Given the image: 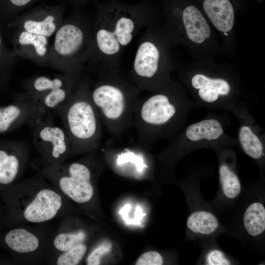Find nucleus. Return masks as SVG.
Here are the masks:
<instances>
[{
	"mask_svg": "<svg viewBox=\"0 0 265 265\" xmlns=\"http://www.w3.org/2000/svg\"><path fill=\"white\" fill-rule=\"evenodd\" d=\"M183 23L188 38L201 44L211 35V29L200 11L193 5L185 8L182 15Z\"/></svg>",
	"mask_w": 265,
	"mask_h": 265,
	"instance_id": "obj_16",
	"label": "nucleus"
},
{
	"mask_svg": "<svg viewBox=\"0 0 265 265\" xmlns=\"http://www.w3.org/2000/svg\"><path fill=\"white\" fill-rule=\"evenodd\" d=\"M159 46L150 25L139 41L130 71L131 80L141 91H154L157 88L162 58Z\"/></svg>",
	"mask_w": 265,
	"mask_h": 265,
	"instance_id": "obj_6",
	"label": "nucleus"
},
{
	"mask_svg": "<svg viewBox=\"0 0 265 265\" xmlns=\"http://www.w3.org/2000/svg\"><path fill=\"white\" fill-rule=\"evenodd\" d=\"M32 0H9L11 4L18 8L27 5Z\"/></svg>",
	"mask_w": 265,
	"mask_h": 265,
	"instance_id": "obj_30",
	"label": "nucleus"
},
{
	"mask_svg": "<svg viewBox=\"0 0 265 265\" xmlns=\"http://www.w3.org/2000/svg\"><path fill=\"white\" fill-rule=\"evenodd\" d=\"M207 261L210 265H230V262L225 258L224 254L218 250L210 251L207 256Z\"/></svg>",
	"mask_w": 265,
	"mask_h": 265,
	"instance_id": "obj_29",
	"label": "nucleus"
},
{
	"mask_svg": "<svg viewBox=\"0 0 265 265\" xmlns=\"http://www.w3.org/2000/svg\"><path fill=\"white\" fill-rule=\"evenodd\" d=\"M48 113L35 97L24 91L17 93L11 104L0 107V134L23 125H28L32 129Z\"/></svg>",
	"mask_w": 265,
	"mask_h": 265,
	"instance_id": "obj_9",
	"label": "nucleus"
},
{
	"mask_svg": "<svg viewBox=\"0 0 265 265\" xmlns=\"http://www.w3.org/2000/svg\"><path fill=\"white\" fill-rule=\"evenodd\" d=\"M224 34L226 35V36H228V34L226 33V32H224Z\"/></svg>",
	"mask_w": 265,
	"mask_h": 265,
	"instance_id": "obj_31",
	"label": "nucleus"
},
{
	"mask_svg": "<svg viewBox=\"0 0 265 265\" xmlns=\"http://www.w3.org/2000/svg\"><path fill=\"white\" fill-rule=\"evenodd\" d=\"M111 245L109 242H105L93 250L87 258L86 263L88 265H98L100 264L101 258L109 252Z\"/></svg>",
	"mask_w": 265,
	"mask_h": 265,
	"instance_id": "obj_27",
	"label": "nucleus"
},
{
	"mask_svg": "<svg viewBox=\"0 0 265 265\" xmlns=\"http://www.w3.org/2000/svg\"><path fill=\"white\" fill-rule=\"evenodd\" d=\"M91 80V95L102 124L109 132L119 135L133 126V109L141 92L131 80L122 77L119 69L99 74Z\"/></svg>",
	"mask_w": 265,
	"mask_h": 265,
	"instance_id": "obj_2",
	"label": "nucleus"
},
{
	"mask_svg": "<svg viewBox=\"0 0 265 265\" xmlns=\"http://www.w3.org/2000/svg\"><path fill=\"white\" fill-rule=\"evenodd\" d=\"M92 24L80 15L63 20L51 43L48 67L82 76L92 53Z\"/></svg>",
	"mask_w": 265,
	"mask_h": 265,
	"instance_id": "obj_4",
	"label": "nucleus"
},
{
	"mask_svg": "<svg viewBox=\"0 0 265 265\" xmlns=\"http://www.w3.org/2000/svg\"><path fill=\"white\" fill-rule=\"evenodd\" d=\"M29 155L23 140H0V184L11 183L17 177Z\"/></svg>",
	"mask_w": 265,
	"mask_h": 265,
	"instance_id": "obj_12",
	"label": "nucleus"
},
{
	"mask_svg": "<svg viewBox=\"0 0 265 265\" xmlns=\"http://www.w3.org/2000/svg\"><path fill=\"white\" fill-rule=\"evenodd\" d=\"M218 221L212 213L206 211L193 212L187 219V225L192 231L204 235H210L218 228Z\"/></svg>",
	"mask_w": 265,
	"mask_h": 265,
	"instance_id": "obj_21",
	"label": "nucleus"
},
{
	"mask_svg": "<svg viewBox=\"0 0 265 265\" xmlns=\"http://www.w3.org/2000/svg\"><path fill=\"white\" fill-rule=\"evenodd\" d=\"M8 29L11 33V51L16 57L26 59L40 67H48L51 45L49 38L24 30Z\"/></svg>",
	"mask_w": 265,
	"mask_h": 265,
	"instance_id": "obj_11",
	"label": "nucleus"
},
{
	"mask_svg": "<svg viewBox=\"0 0 265 265\" xmlns=\"http://www.w3.org/2000/svg\"><path fill=\"white\" fill-rule=\"evenodd\" d=\"M177 109L169 96L163 93L138 98L133 109V124L137 145H149L159 128L170 123Z\"/></svg>",
	"mask_w": 265,
	"mask_h": 265,
	"instance_id": "obj_5",
	"label": "nucleus"
},
{
	"mask_svg": "<svg viewBox=\"0 0 265 265\" xmlns=\"http://www.w3.org/2000/svg\"><path fill=\"white\" fill-rule=\"evenodd\" d=\"M63 21L61 11L40 9L15 17L9 21L7 27L50 39L54 36Z\"/></svg>",
	"mask_w": 265,
	"mask_h": 265,
	"instance_id": "obj_10",
	"label": "nucleus"
},
{
	"mask_svg": "<svg viewBox=\"0 0 265 265\" xmlns=\"http://www.w3.org/2000/svg\"><path fill=\"white\" fill-rule=\"evenodd\" d=\"M243 224L247 233L252 236L261 234L265 230V209L262 203H255L246 210Z\"/></svg>",
	"mask_w": 265,
	"mask_h": 265,
	"instance_id": "obj_20",
	"label": "nucleus"
},
{
	"mask_svg": "<svg viewBox=\"0 0 265 265\" xmlns=\"http://www.w3.org/2000/svg\"><path fill=\"white\" fill-rule=\"evenodd\" d=\"M46 171L58 176L60 189L75 202L84 203L92 198L93 195L91 184L92 172L85 163L77 161L66 165L61 164L50 165Z\"/></svg>",
	"mask_w": 265,
	"mask_h": 265,
	"instance_id": "obj_8",
	"label": "nucleus"
},
{
	"mask_svg": "<svg viewBox=\"0 0 265 265\" xmlns=\"http://www.w3.org/2000/svg\"><path fill=\"white\" fill-rule=\"evenodd\" d=\"M32 142L51 165H58L71 154L70 143L63 128L55 125L48 114L32 128Z\"/></svg>",
	"mask_w": 265,
	"mask_h": 265,
	"instance_id": "obj_7",
	"label": "nucleus"
},
{
	"mask_svg": "<svg viewBox=\"0 0 265 265\" xmlns=\"http://www.w3.org/2000/svg\"><path fill=\"white\" fill-rule=\"evenodd\" d=\"M192 86L199 89L200 97L205 102L212 103L219 95H227L230 91L228 82L222 79H211L202 74L194 75L191 80Z\"/></svg>",
	"mask_w": 265,
	"mask_h": 265,
	"instance_id": "obj_17",
	"label": "nucleus"
},
{
	"mask_svg": "<svg viewBox=\"0 0 265 265\" xmlns=\"http://www.w3.org/2000/svg\"><path fill=\"white\" fill-rule=\"evenodd\" d=\"M145 11L122 8L101 10L92 24V53L88 63L98 74L119 69L126 48L138 32L150 25Z\"/></svg>",
	"mask_w": 265,
	"mask_h": 265,
	"instance_id": "obj_1",
	"label": "nucleus"
},
{
	"mask_svg": "<svg viewBox=\"0 0 265 265\" xmlns=\"http://www.w3.org/2000/svg\"><path fill=\"white\" fill-rule=\"evenodd\" d=\"M62 206V198L55 191L43 189L26 206L24 216L28 222L38 223L53 219Z\"/></svg>",
	"mask_w": 265,
	"mask_h": 265,
	"instance_id": "obj_13",
	"label": "nucleus"
},
{
	"mask_svg": "<svg viewBox=\"0 0 265 265\" xmlns=\"http://www.w3.org/2000/svg\"><path fill=\"white\" fill-rule=\"evenodd\" d=\"M91 83L88 76H81L69 99L52 110L62 122L71 154L91 152L101 144L102 122L91 98Z\"/></svg>",
	"mask_w": 265,
	"mask_h": 265,
	"instance_id": "obj_3",
	"label": "nucleus"
},
{
	"mask_svg": "<svg viewBox=\"0 0 265 265\" xmlns=\"http://www.w3.org/2000/svg\"><path fill=\"white\" fill-rule=\"evenodd\" d=\"M220 179L224 194L230 199L238 196L240 192L241 186L238 177L225 164L219 168Z\"/></svg>",
	"mask_w": 265,
	"mask_h": 265,
	"instance_id": "obj_24",
	"label": "nucleus"
},
{
	"mask_svg": "<svg viewBox=\"0 0 265 265\" xmlns=\"http://www.w3.org/2000/svg\"><path fill=\"white\" fill-rule=\"evenodd\" d=\"M87 250L86 246L79 243L65 251L60 255L56 262L57 265H77L84 256Z\"/></svg>",
	"mask_w": 265,
	"mask_h": 265,
	"instance_id": "obj_26",
	"label": "nucleus"
},
{
	"mask_svg": "<svg viewBox=\"0 0 265 265\" xmlns=\"http://www.w3.org/2000/svg\"><path fill=\"white\" fill-rule=\"evenodd\" d=\"M221 124L215 119H207L189 126L186 131V137L192 141L203 139L212 140L219 138L223 133Z\"/></svg>",
	"mask_w": 265,
	"mask_h": 265,
	"instance_id": "obj_19",
	"label": "nucleus"
},
{
	"mask_svg": "<svg viewBox=\"0 0 265 265\" xmlns=\"http://www.w3.org/2000/svg\"><path fill=\"white\" fill-rule=\"evenodd\" d=\"M16 58L5 45L0 24V87L5 86L9 81Z\"/></svg>",
	"mask_w": 265,
	"mask_h": 265,
	"instance_id": "obj_23",
	"label": "nucleus"
},
{
	"mask_svg": "<svg viewBox=\"0 0 265 265\" xmlns=\"http://www.w3.org/2000/svg\"><path fill=\"white\" fill-rule=\"evenodd\" d=\"M203 8L213 26L219 31L227 32L232 29L234 10L229 0H205Z\"/></svg>",
	"mask_w": 265,
	"mask_h": 265,
	"instance_id": "obj_15",
	"label": "nucleus"
},
{
	"mask_svg": "<svg viewBox=\"0 0 265 265\" xmlns=\"http://www.w3.org/2000/svg\"><path fill=\"white\" fill-rule=\"evenodd\" d=\"M163 261L161 255L154 251L142 254L135 263L136 265H161Z\"/></svg>",
	"mask_w": 265,
	"mask_h": 265,
	"instance_id": "obj_28",
	"label": "nucleus"
},
{
	"mask_svg": "<svg viewBox=\"0 0 265 265\" xmlns=\"http://www.w3.org/2000/svg\"><path fill=\"white\" fill-rule=\"evenodd\" d=\"M85 237L84 232L76 233H60L53 240L54 246L60 251H66L83 241Z\"/></svg>",
	"mask_w": 265,
	"mask_h": 265,
	"instance_id": "obj_25",
	"label": "nucleus"
},
{
	"mask_svg": "<svg viewBox=\"0 0 265 265\" xmlns=\"http://www.w3.org/2000/svg\"><path fill=\"white\" fill-rule=\"evenodd\" d=\"M239 139L244 152L254 159H260L263 152V144L251 129L246 126L241 127Z\"/></svg>",
	"mask_w": 265,
	"mask_h": 265,
	"instance_id": "obj_22",
	"label": "nucleus"
},
{
	"mask_svg": "<svg viewBox=\"0 0 265 265\" xmlns=\"http://www.w3.org/2000/svg\"><path fill=\"white\" fill-rule=\"evenodd\" d=\"M5 241L11 250L20 253L33 252L38 248L39 245L37 237L23 228L10 231L5 237Z\"/></svg>",
	"mask_w": 265,
	"mask_h": 265,
	"instance_id": "obj_18",
	"label": "nucleus"
},
{
	"mask_svg": "<svg viewBox=\"0 0 265 265\" xmlns=\"http://www.w3.org/2000/svg\"><path fill=\"white\" fill-rule=\"evenodd\" d=\"M81 76L63 73L35 75L22 80V86L24 92L38 99L45 94L60 88L77 86Z\"/></svg>",
	"mask_w": 265,
	"mask_h": 265,
	"instance_id": "obj_14",
	"label": "nucleus"
}]
</instances>
